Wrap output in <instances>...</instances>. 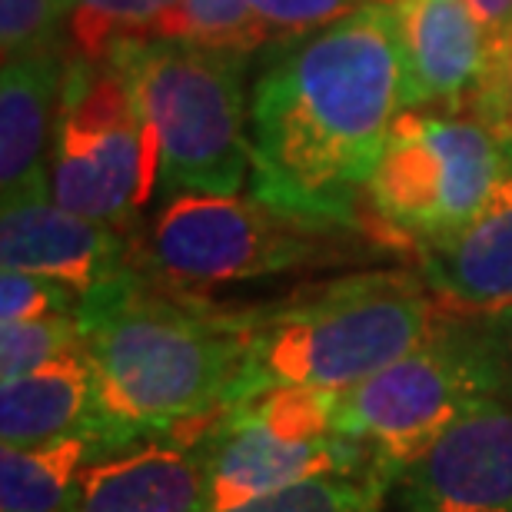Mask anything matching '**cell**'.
Listing matches in <instances>:
<instances>
[{
	"label": "cell",
	"mask_w": 512,
	"mask_h": 512,
	"mask_svg": "<svg viewBox=\"0 0 512 512\" xmlns=\"http://www.w3.org/2000/svg\"><path fill=\"white\" fill-rule=\"evenodd\" d=\"M403 97L393 7L370 4L296 40L253 87V197L316 227H360Z\"/></svg>",
	"instance_id": "obj_1"
},
{
	"label": "cell",
	"mask_w": 512,
	"mask_h": 512,
	"mask_svg": "<svg viewBox=\"0 0 512 512\" xmlns=\"http://www.w3.org/2000/svg\"><path fill=\"white\" fill-rule=\"evenodd\" d=\"M77 323L104 426L120 446L230 409L247 353L243 313L173 300L133 273L84 296Z\"/></svg>",
	"instance_id": "obj_2"
},
{
	"label": "cell",
	"mask_w": 512,
	"mask_h": 512,
	"mask_svg": "<svg viewBox=\"0 0 512 512\" xmlns=\"http://www.w3.org/2000/svg\"><path fill=\"white\" fill-rule=\"evenodd\" d=\"M433 326V293L406 270L350 273L243 310L247 353L230 409L286 386L346 393L416 350Z\"/></svg>",
	"instance_id": "obj_3"
},
{
	"label": "cell",
	"mask_w": 512,
	"mask_h": 512,
	"mask_svg": "<svg viewBox=\"0 0 512 512\" xmlns=\"http://www.w3.org/2000/svg\"><path fill=\"white\" fill-rule=\"evenodd\" d=\"M130 80L167 193L243 187L253 163L243 67L247 57L180 40H130L107 57Z\"/></svg>",
	"instance_id": "obj_4"
},
{
	"label": "cell",
	"mask_w": 512,
	"mask_h": 512,
	"mask_svg": "<svg viewBox=\"0 0 512 512\" xmlns=\"http://www.w3.org/2000/svg\"><path fill=\"white\" fill-rule=\"evenodd\" d=\"M153 183L157 143L127 74L110 60L70 64L50 143V200L120 230L143 210Z\"/></svg>",
	"instance_id": "obj_5"
},
{
	"label": "cell",
	"mask_w": 512,
	"mask_h": 512,
	"mask_svg": "<svg viewBox=\"0 0 512 512\" xmlns=\"http://www.w3.org/2000/svg\"><path fill=\"white\" fill-rule=\"evenodd\" d=\"M499 396L466 316L449 313L416 350L336 399L333 429L389 476L416 463L479 399Z\"/></svg>",
	"instance_id": "obj_6"
},
{
	"label": "cell",
	"mask_w": 512,
	"mask_h": 512,
	"mask_svg": "<svg viewBox=\"0 0 512 512\" xmlns=\"http://www.w3.org/2000/svg\"><path fill=\"white\" fill-rule=\"evenodd\" d=\"M336 233L240 193H173L133 260L163 286L243 283L336 260Z\"/></svg>",
	"instance_id": "obj_7"
},
{
	"label": "cell",
	"mask_w": 512,
	"mask_h": 512,
	"mask_svg": "<svg viewBox=\"0 0 512 512\" xmlns=\"http://www.w3.org/2000/svg\"><path fill=\"white\" fill-rule=\"evenodd\" d=\"M503 170V143L479 120L403 110L373 173L370 203L393 237L423 250L463 230Z\"/></svg>",
	"instance_id": "obj_8"
},
{
	"label": "cell",
	"mask_w": 512,
	"mask_h": 512,
	"mask_svg": "<svg viewBox=\"0 0 512 512\" xmlns=\"http://www.w3.org/2000/svg\"><path fill=\"white\" fill-rule=\"evenodd\" d=\"M340 393L286 386L233 406L203 436L207 512H227L276 489L376 463L333 429Z\"/></svg>",
	"instance_id": "obj_9"
},
{
	"label": "cell",
	"mask_w": 512,
	"mask_h": 512,
	"mask_svg": "<svg viewBox=\"0 0 512 512\" xmlns=\"http://www.w3.org/2000/svg\"><path fill=\"white\" fill-rule=\"evenodd\" d=\"M389 512H512V399L459 416L393 479Z\"/></svg>",
	"instance_id": "obj_10"
},
{
	"label": "cell",
	"mask_w": 512,
	"mask_h": 512,
	"mask_svg": "<svg viewBox=\"0 0 512 512\" xmlns=\"http://www.w3.org/2000/svg\"><path fill=\"white\" fill-rule=\"evenodd\" d=\"M0 263L4 270L67 283L80 296L140 273L133 247L120 237L117 227L70 213L50 197L4 207Z\"/></svg>",
	"instance_id": "obj_11"
},
{
	"label": "cell",
	"mask_w": 512,
	"mask_h": 512,
	"mask_svg": "<svg viewBox=\"0 0 512 512\" xmlns=\"http://www.w3.org/2000/svg\"><path fill=\"white\" fill-rule=\"evenodd\" d=\"M393 20L403 50V107L466 110L489 64V40L466 0H399Z\"/></svg>",
	"instance_id": "obj_12"
},
{
	"label": "cell",
	"mask_w": 512,
	"mask_h": 512,
	"mask_svg": "<svg viewBox=\"0 0 512 512\" xmlns=\"http://www.w3.org/2000/svg\"><path fill=\"white\" fill-rule=\"evenodd\" d=\"M429 293L456 316H489L512 306V150L479 213L453 237L419 250Z\"/></svg>",
	"instance_id": "obj_13"
},
{
	"label": "cell",
	"mask_w": 512,
	"mask_h": 512,
	"mask_svg": "<svg viewBox=\"0 0 512 512\" xmlns=\"http://www.w3.org/2000/svg\"><path fill=\"white\" fill-rule=\"evenodd\" d=\"M74 512H207L203 446L143 436L107 449L80 479Z\"/></svg>",
	"instance_id": "obj_14"
},
{
	"label": "cell",
	"mask_w": 512,
	"mask_h": 512,
	"mask_svg": "<svg viewBox=\"0 0 512 512\" xmlns=\"http://www.w3.org/2000/svg\"><path fill=\"white\" fill-rule=\"evenodd\" d=\"M67 67L57 54L7 60L0 74V193L4 207L50 197V143Z\"/></svg>",
	"instance_id": "obj_15"
},
{
	"label": "cell",
	"mask_w": 512,
	"mask_h": 512,
	"mask_svg": "<svg viewBox=\"0 0 512 512\" xmlns=\"http://www.w3.org/2000/svg\"><path fill=\"white\" fill-rule=\"evenodd\" d=\"M107 433L100 413V393L84 353H74L54 366L0 383V443L27 449L74 433Z\"/></svg>",
	"instance_id": "obj_16"
},
{
	"label": "cell",
	"mask_w": 512,
	"mask_h": 512,
	"mask_svg": "<svg viewBox=\"0 0 512 512\" xmlns=\"http://www.w3.org/2000/svg\"><path fill=\"white\" fill-rule=\"evenodd\" d=\"M107 449H117L104 433L60 436L50 443L0 449V512H74L80 479Z\"/></svg>",
	"instance_id": "obj_17"
},
{
	"label": "cell",
	"mask_w": 512,
	"mask_h": 512,
	"mask_svg": "<svg viewBox=\"0 0 512 512\" xmlns=\"http://www.w3.org/2000/svg\"><path fill=\"white\" fill-rule=\"evenodd\" d=\"M393 476L376 463L356 473H326L276 489L227 512H383Z\"/></svg>",
	"instance_id": "obj_18"
},
{
	"label": "cell",
	"mask_w": 512,
	"mask_h": 512,
	"mask_svg": "<svg viewBox=\"0 0 512 512\" xmlns=\"http://www.w3.org/2000/svg\"><path fill=\"white\" fill-rule=\"evenodd\" d=\"M153 40H180L243 57L270 44L247 0H177L157 24Z\"/></svg>",
	"instance_id": "obj_19"
},
{
	"label": "cell",
	"mask_w": 512,
	"mask_h": 512,
	"mask_svg": "<svg viewBox=\"0 0 512 512\" xmlns=\"http://www.w3.org/2000/svg\"><path fill=\"white\" fill-rule=\"evenodd\" d=\"M177 0H74L70 44L80 60H107L120 44L153 40L157 24Z\"/></svg>",
	"instance_id": "obj_20"
},
{
	"label": "cell",
	"mask_w": 512,
	"mask_h": 512,
	"mask_svg": "<svg viewBox=\"0 0 512 512\" xmlns=\"http://www.w3.org/2000/svg\"><path fill=\"white\" fill-rule=\"evenodd\" d=\"M80 353V323L74 316H44L0 326V383L20 380L44 366Z\"/></svg>",
	"instance_id": "obj_21"
},
{
	"label": "cell",
	"mask_w": 512,
	"mask_h": 512,
	"mask_svg": "<svg viewBox=\"0 0 512 512\" xmlns=\"http://www.w3.org/2000/svg\"><path fill=\"white\" fill-rule=\"evenodd\" d=\"M74 0H0V50L7 60L54 54L60 27L70 24Z\"/></svg>",
	"instance_id": "obj_22"
},
{
	"label": "cell",
	"mask_w": 512,
	"mask_h": 512,
	"mask_svg": "<svg viewBox=\"0 0 512 512\" xmlns=\"http://www.w3.org/2000/svg\"><path fill=\"white\" fill-rule=\"evenodd\" d=\"M266 40H303L336 20L370 7V0H247Z\"/></svg>",
	"instance_id": "obj_23"
},
{
	"label": "cell",
	"mask_w": 512,
	"mask_h": 512,
	"mask_svg": "<svg viewBox=\"0 0 512 512\" xmlns=\"http://www.w3.org/2000/svg\"><path fill=\"white\" fill-rule=\"evenodd\" d=\"M80 300L84 296L70 290L67 283L4 270V276H0V326L44 320V316H74L80 310Z\"/></svg>",
	"instance_id": "obj_24"
},
{
	"label": "cell",
	"mask_w": 512,
	"mask_h": 512,
	"mask_svg": "<svg viewBox=\"0 0 512 512\" xmlns=\"http://www.w3.org/2000/svg\"><path fill=\"white\" fill-rule=\"evenodd\" d=\"M466 110V117L479 120L503 143V150H512V37L503 44H489L486 74L476 94L469 97Z\"/></svg>",
	"instance_id": "obj_25"
},
{
	"label": "cell",
	"mask_w": 512,
	"mask_h": 512,
	"mask_svg": "<svg viewBox=\"0 0 512 512\" xmlns=\"http://www.w3.org/2000/svg\"><path fill=\"white\" fill-rule=\"evenodd\" d=\"M489 370H493L496 393L512 399V306L489 316H466Z\"/></svg>",
	"instance_id": "obj_26"
},
{
	"label": "cell",
	"mask_w": 512,
	"mask_h": 512,
	"mask_svg": "<svg viewBox=\"0 0 512 512\" xmlns=\"http://www.w3.org/2000/svg\"><path fill=\"white\" fill-rule=\"evenodd\" d=\"M466 4L489 44H503L512 37V0H466Z\"/></svg>",
	"instance_id": "obj_27"
}]
</instances>
